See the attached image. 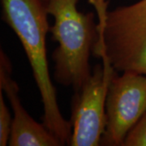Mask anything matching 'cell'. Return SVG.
<instances>
[{
    "mask_svg": "<svg viewBox=\"0 0 146 146\" xmlns=\"http://www.w3.org/2000/svg\"><path fill=\"white\" fill-rule=\"evenodd\" d=\"M102 60L94 68L83 87L76 93L73 104L72 131L69 141L72 146H98L106 125V103L110 80L116 73L101 43L94 44Z\"/></svg>",
    "mask_w": 146,
    "mask_h": 146,
    "instance_id": "obj_4",
    "label": "cell"
},
{
    "mask_svg": "<svg viewBox=\"0 0 146 146\" xmlns=\"http://www.w3.org/2000/svg\"><path fill=\"white\" fill-rule=\"evenodd\" d=\"M3 92L0 89V145L6 146L9 143L12 118L5 103Z\"/></svg>",
    "mask_w": 146,
    "mask_h": 146,
    "instance_id": "obj_7",
    "label": "cell"
},
{
    "mask_svg": "<svg viewBox=\"0 0 146 146\" xmlns=\"http://www.w3.org/2000/svg\"><path fill=\"white\" fill-rule=\"evenodd\" d=\"M123 146H146V113L127 134Z\"/></svg>",
    "mask_w": 146,
    "mask_h": 146,
    "instance_id": "obj_8",
    "label": "cell"
},
{
    "mask_svg": "<svg viewBox=\"0 0 146 146\" xmlns=\"http://www.w3.org/2000/svg\"><path fill=\"white\" fill-rule=\"evenodd\" d=\"M0 89L9 100L13 111L10 146H60L62 144L43 123L33 119L21 104L19 86L11 78L10 59L2 50L0 52Z\"/></svg>",
    "mask_w": 146,
    "mask_h": 146,
    "instance_id": "obj_6",
    "label": "cell"
},
{
    "mask_svg": "<svg viewBox=\"0 0 146 146\" xmlns=\"http://www.w3.org/2000/svg\"><path fill=\"white\" fill-rule=\"evenodd\" d=\"M1 3L2 19L15 32L30 63L42 99V123L62 145H69L72 125L60 111L50 76L46 39L50 27L43 0H1Z\"/></svg>",
    "mask_w": 146,
    "mask_h": 146,
    "instance_id": "obj_1",
    "label": "cell"
},
{
    "mask_svg": "<svg viewBox=\"0 0 146 146\" xmlns=\"http://www.w3.org/2000/svg\"><path fill=\"white\" fill-rule=\"evenodd\" d=\"M146 113V76L117 72L110 80L106 103V125L101 145L123 146L127 134Z\"/></svg>",
    "mask_w": 146,
    "mask_h": 146,
    "instance_id": "obj_5",
    "label": "cell"
},
{
    "mask_svg": "<svg viewBox=\"0 0 146 146\" xmlns=\"http://www.w3.org/2000/svg\"><path fill=\"white\" fill-rule=\"evenodd\" d=\"M98 25V39L117 72L146 76V0L108 11V0H89Z\"/></svg>",
    "mask_w": 146,
    "mask_h": 146,
    "instance_id": "obj_3",
    "label": "cell"
},
{
    "mask_svg": "<svg viewBox=\"0 0 146 146\" xmlns=\"http://www.w3.org/2000/svg\"><path fill=\"white\" fill-rule=\"evenodd\" d=\"M79 1L43 0L48 15L54 18L50 32L58 42L52 54L54 78L58 83L72 87L76 94L92 74L89 58L98 39L94 14L80 11Z\"/></svg>",
    "mask_w": 146,
    "mask_h": 146,
    "instance_id": "obj_2",
    "label": "cell"
}]
</instances>
